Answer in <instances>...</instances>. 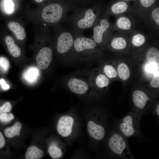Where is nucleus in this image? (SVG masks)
<instances>
[{"label": "nucleus", "instance_id": "f257e3e1", "mask_svg": "<svg viewBox=\"0 0 159 159\" xmlns=\"http://www.w3.org/2000/svg\"><path fill=\"white\" fill-rule=\"evenodd\" d=\"M100 13L91 8L73 13L69 19L72 31L75 34H82L84 30L93 27Z\"/></svg>", "mask_w": 159, "mask_h": 159}, {"label": "nucleus", "instance_id": "f03ea898", "mask_svg": "<svg viewBox=\"0 0 159 159\" xmlns=\"http://www.w3.org/2000/svg\"><path fill=\"white\" fill-rule=\"evenodd\" d=\"M97 44L92 39L75 34L74 47L75 56L87 60L92 56Z\"/></svg>", "mask_w": 159, "mask_h": 159}, {"label": "nucleus", "instance_id": "7ed1b4c3", "mask_svg": "<svg viewBox=\"0 0 159 159\" xmlns=\"http://www.w3.org/2000/svg\"><path fill=\"white\" fill-rule=\"evenodd\" d=\"M141 115L135 112H130L122 119L118 124V127L123 136L129 138L140 134Z\"/></svg>", "mask_w": 159, "mask_h": 159}, {"label": "nucleus", "instance_id": "20e7f679", "mask_svg": "<svg viewBox=\"0 0 159 159\" xmlns=\"http://www.w3.org/2000/svg\"><path fill=\"white\" fill-rule=\"evenodd\" d=\"M61 5L57 3L44 7L40 13L42 21L48 25L56 24L63 20L67 14Z\"/></svg>", "mask_w": 159, "mask_h": 159}, {"label": "nucleus", "instance_id": "39448f33", "mask_svg": "<svg viewBox=\"0 0 159 159\" xmlns=\"http://www.w3.org/2000/svg\"><path fill=\"white\" fill-rule=\"evenodd\" d=\"M108 144L112 155L118 158H132L129 147L124 136L119 133H114L109 138Z\"/></svg>", "mask_w": 159, "mask_h": 159}, {"label": "nucleus", "instance_id": "423d86ee", "mask_svg": "<svg viewBox=\"0 0 159 159\" xmlns=\"http://www.w3.org/2000/svg\"><path fill=\"white\" fill-rule=\"evenodd\" d=\"M75 34L72 31L62 29L57 36L56 43L57 52L62 56L72 53L75 55L74 43Z\"/></svg>", "mask_w": 159, "mask_h": 159}, {"label": "nucleus", "instance_id": "0eeeda50", "mask_svg": "<svg viewBox=\"0 0 159 159\" xmlns=\"http://www.w3.org/2000/svg\"><path fill=\"white\" fill-rule=\"evenodd\" d=\"M89 76L87 72L78 73L69 79L67 86L71 91L75 94H86L90 89Z\"/></svg>", "mask_w": 159, "mask_h": 159}, {"label": "nucleus", "instance_id": "6e6552de", "mask_svg": "<svg viewBox=\"0 0 159 159\" xmlns=\"http://www.w3.org/2000/svg\"><path fill=\"white\" fill-rule=\"evenodd\" d=\"M92 27V39L97 44L102 43L105 37H108L107 33L111 25L107 17L103 16L99 19Z\"/></svg>", "mask_w": 159, "mask_h": 159}, {"label": "nucleus", "instance_id": "1a4fd4ad", "mask_svg": "<svg viewBox=\"0 0 159 159\" xmlns=\"http://www.w3.org/2000/svg\"><path fill=\"white\" fill-rule=\"evenodd\" d=\"M52 57V49L45 46L39 51L36 57V62L38 67L43 70L47 69L51 63Z\"/></svg>", "mask_w": 159, "mask_h": 159}, {"label": "nucleus", "instance_id": "9d476101", "mask_svg": "<svg viewBox=\"0 0 159 159\" xmlns=\"http://www.w3.org/2000/svg\"><path fill=\"white\" fill-rule=\"evenodd\" d=\"M103 120L102 117L99 121L90 120L87 123V128L89 135L97 140H102L105 135V130L103 124L100 123Z\"/></svg>", "mask_w": 159, "mask_h": 159}, {"label": "nucleus", "instance_id": "9b49d317", "mask_svg": "<svg viewBox=\"0 0 159 159\" xmlns=\"http://www.w3.org/2000/svg\"><path fill=\"white\" fill-rule=\"evenodd\" d=\"M74 120L71 117L64 115L61 117L58 122L57 130L61 136L67 137L72 133Z\"/></svg>", "mask_w": 159, "mask_h": 159}, {"label": "nucleus", "instance_id": "f8f14e48", "mask_svg": "<svg viewBox=\"0 0 159 159\" xmlns=\"http://www.w3.org/2000/svg\"><path fill=\"white\" fill-rule=\"evenodd\" d=\"M134 26V22L131 18L121 15L118 16L114 25L117 29L126 33L132 31Z\"/></svg>", "mask_w": 159, "mask_h": 159}, {"label": "nucleus", "instance_id": "ddd939ff", "mask_svg": "<svg viewBox=\"0 0 159 159\" xmlns=\"http://www.w3.org/2000/svg\"><path fill=\"white\" fill-rule=\"evenodd\" d=\"M132 100L135 106L139 110L138 113L144 110L150 98L146 93L139 90L134 91L132 94Z\"/></svg>", "mask_w": 159, "mask_h": 159}, {"label": "nucleus", "instance_id": "4468645a", "mask_svg": "<svg viewBox=\"0 0 159 159\" xmlns=\"http://www.w3.org/2000/svg\"><path fill=\"white\" fill-rule=\"evenodd\" d=\"M9 29L13 32L18 39H24L26 36L25 29L18 23L14 21H10L8 24Z\"/></svg>", "mask_w": 159, "mask_h": 159}, {"label": "nucleus", "instance_id": "2eb2a0df", "mask_svg": "<svg viewBox=\"0 0 159 159\" xmlns=\"http://www.w3.org/2000/svg\"><path fill=\"white\" fill-rule=\"evenodd\" d=\"M126 37L124 34H121L114 36L111 41V46L113 49L118 50L125 49L127 45Z\"/></svg>", "mask_w": 159, "mask_h": 159}, {"label": "nucleus", "instance_id": "dca6fc26", "mask_svg": "<svg viewBox=\"0 0 159 159\" xmlns=\"http://www.w3.org/2000/svg\"><path fill=\"white\" fill-rule=\"evenodd\" d=\"M5 42L11 55L15 57H19L21 54V50L19 47L15 44L13 39L10 36H7L5 37Z\"/></svg>", "mask_w": 159, "mask_h": 159}, {"label": "nucleus", "instance_id": "f3484780", "mask_svg": "<svg viewBox=\"0 0 159 159\" xmlns=\"http://www.w3.org/2000/svg\"><path fill=\"white\" fill-rule=\"evenodd\" d=\"M128 5L125 2L120 1L114 4L111 6L110 12L108 14L119 16L125 12L127 10Z\"/></svg>", "mask_w": 159, "mask_h": 159}, {"label": "nucleus", "instance_id": "a211bd4d", "mask_svg": "<svg viewBox=\"0 0 159 159\" xmlns=\"http://www.w3.org/2000/svg\"><path fill=\"white\" fill-rule=\"evenodd\" d=\"M44 152L40 149L34 146L28 147L25 155L26 159H39L43 156Z\"/></svg>", "mask_w": 159, "mask_h": 159}, {"label": "nucleus", "instance_id": "6ab92c4d", "mask_svg": "<svg viewBox=\"0 0 159 159\" xmlns=\"http://www.w3.org/2000/svg\"><path fill=\"white\" fill-rule=\"evenodd\" d=\"M22 125L19 122H16L12 126L6 128L4 131L6 137L8 138H11L16 135L19 136L21 128Z\"/></svg>", "mask_w": 159, "mask_h": 159}, {"label": "nucleus", "instance_id": "aec40b11", "mask_svg": "<svg viewBox=\"0 0 159 159\" xmlns=\"http://www.w3.org/2000/svg\"><path fill=\"white\" fill-rule=\"evenodd\" d=\"M146 58L147 61L150 63H155L159 65V50L154 47L150 48L146 53Z\"/></svg>", "mask_w": 159, "mask_h": 159}, {"label": "nucleus", "instance_id": "412c9836", "mask_svg": "<svg viewBox=\"0 0 159 159\" xmlns=\"http://www.w3.org/2000/svg\"><path fill=\"white\" fill-rule=\"evenodd\" d=\"M130 37L132 44L136 47L142 46L146 41V36L140 32H133Z\"/></svg>", "mask_w": 159, "mask_h": 159}, {"label": "nucleus", "instance_id": "4be33fe9", "mask_svg": "<svg viewBox=\"0 0 159 159\" xmlns=\"http://www.w3.org/2000/svg\"><path fill=\"white\" fill-rule=\"evenodd\" d=\"M94 82L96 86L100 89L107 87L109 83L108 77L102 73L96 75L94 79Z\"/></svg>", "mask_w": 159, "mask_h": 159}, {"label": "nucleus", "instance_id": "5701e85b", "mask_svg": "<svg viewBox=\"0 0 159 159\" xmlns=\"http://www.w3.org/2000/svg\"><path fill=\"white\" fill-rule=\"evenodd\" d=\"M117 72L119 77L125 80H127L130 76V71L127 66L125 63L120 64L117 67Z\"/></svg>", "mask_w": 159, "mask_h": 159}, {"label": "nucleus", "instance_id": "b1692460", "mask_svg": "<svg viewBox=\"0 0 159 159\" xmlns=\"http://www.w3.org/2000/svg\"><path fill=\"white\" fill-rule=\"evenodd\" d=\"M48 152L50 156L54 159L60 158L62 154L60 149L54 143H52L49 146Z\"/></svg>", "mask_w": 159, "mask_h": 159}, {"label": "nucleus", "instance_id": "393cba45", "mask_svg": "<svg viewBox=\"0 0 159 159\" xmlns=\"http://www.w3.org/2000/svg\"><path fill=\"white\" fill-rule=\"evenodd\" d=\"M149 17L151 21L155 25V26L158 29L159 27V8H155L150 13H149Z\"/></svg>", "mask_w": 159, "mask_h": 159}, {"label": "nucleus", "instance_id": "a878e982", "mask_svg": "<svg viewBox=\"0 0 159 159\" xmlns=\"http://www.w3.org/2000/svg\"><path fill=\"white\" fill-rule=\"evenodd\" d=\"M103 71L105 75L109 78H115L117 76V71L112 65H105L103 67Z\"/></svg>", "mask_w": 159, "mask_h": 159}, {"label": "nucleus", "instance_id": "bb28decb", "mask_svg": "<svg viewBox=\"0 0 159 159\" xmlns=\"http://www.w3.org/2000/svg\"><path fill=\"white\" fill-rule=\"evenodd\" d=\"M26 78L29 81H33L36 79L38 75V72L37 70L34 68H32L28 70L27 72Z\"/></svg>", "mask_w": 159, "mask_h": 159}, {"label": "nucleus", "instance_id": "cd10ccee", "mask_svg": "<svg viewBox=\"0 0 159 159\" xmlns=\"http://www.w3.org/2000/svg\"><path fill=\"white\" fill-rule=\"evenodd\" d=\"M14 118V115L11 113H7L0 114V121L4 123H7Z\"/></svg>", "mask_w": 159, "mask_h": 159}, {"label": "nucleus", "instance_id": "c85d7f7f", "mask_svg": "<svg viewBox=\"0 0 159 159\" xmlns=\"http://www.w3.org/2000/svg\"><path fill=\"white\" fill-rule=\"evenodd\" d=\"M4 7L6 12L9 14L12 13L14 11V4L12 0H4Z\"/></svg>", "mask_w": 159, "mask_h": 159}, {"label": "nucleus", "instance_id": "c756f323", "mask_svg": "<svg viewBox=\"0 0 159 159\" xmlns=\"http://www.w3.org/2000/svg\"><path fill=\"white\" fill-rule=\"evenodd\" d=\"M9 63L6 58L2 57H0V67L4 72L7 71L9 68Z\"/></svg>", "mask_w": 159, "mask_h": 159}, {"label": "nucleus", "instance_id": "7c9ffc66", "mask_svg": "<svg viewBox=\"0 0 159 159\" xmlns=\"http://www.w3.org/2000/svg\"><path fill=\"white\" fill-rule=\"evenodd\" d=\"M11 109L12 107L10 103L6 102L0 107V114L9 112L11 110Z\"/></svg>", "mask_w": 159, "mask_h": 159}, {"label": "nucleus", "instance_id": "2f4dec72", "mask_svg": "<svg viewBox=\"0 0 159 159\" xmlns=\"http://www.w3.org/2000/svg\"><path fill=\"white\" fill-rule=\"evenodd\" d=\"M150 85L154 88L159 87V74H155L150 82Z\"/></svg>", "mask_w": 159, "mask_h": 159}, {"label": "nucleus", "instance_id": "473e14b6", "mask_svg": "<svg viewBox=\"0 0 159 159\" xmlns=\"http://www.w3.org/2000/svg\"><path fill=\"white\" fill-rule=\"evenodd\" d=\"M155 0H139L141 5L145 8H148L152 6Z\"/></svg>", "mask_w": 159, "mask_h": 159}, {"label": "nucleus", "instance_id": "72a5a7b5", "mask_svg": "<svg viewBox=\"0 0 159 159\" xmlns=\"http://www.w3.org/2000/svg\"><path fill=\"white\" fill-rule=\"evenodd\" d=\"M0 84L4 90L8 89L10 87L9 85L6 83L3 79H1L0 80Z\"/></svg>", "mask_w": 159, "mask_h": 159}, {"label": "nucleus", "instance_id": "f704fd0d", "mask_svg": "<svg viewBox=\"0 0 159 159\" xmlns=\"http://www.w3.org/2000/svg\"><path fill=\"white\" fill-rule=\"evenodd\" d=\"M4 138L1 132L0 131V148L3 147L5 144Z\"/></svg>", "mask_w": 159, "mask_h": 159}, {"label": "nucleus", "instance_id": "c9c22d12", "mask_svg": "<svg viewBox=\"0 0 159 159\" xmlns=\"http://www.w3.org/2000/svg\"><path fill=\"white\" fill-rule=\"evenodd\" d=\"M159 105L158 104L156 108V109L155 110V114L156 115H157L158 116H159Z\"/></svg>", "mask_w": 159, "mask_h": 159}, {"label": "nucleus", "instance_id": "e433bc0d", "mask_svg": "<svg viewBox=\"0 0 159 159\" xmlns=\"http://www.w3.org/2000/svg\"><path fill=\"white\" fill-rule=\"evenodd\" d=\"M34 0L36 2L38 3H40L42 2V1H43L44 0Z\"/></svg>", "mask_w": 159, "mask_h": 159}, {"label": "nucleus", "instance_id": "4c0bfd02", "mask_svg": "<svg viewBox=\"0 0 159 159\" xmlns=\"http://www.w3.org/2000/svg\"><path fill=\"white\" fill-rule=\"evenodd\" d=\"M125 1H129V0H125Z\"/></svg>", "mask_w": 159, "mask_h": 159}]
</instances>
